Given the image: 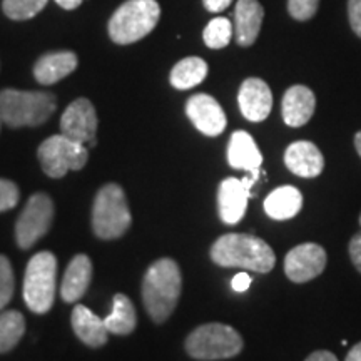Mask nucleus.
Masks as SVG:
<instances>
[{"instance_id": "nucleus-1", "label": "nucleus", "mask_w": 361, "mask_h": 361, "mask_svg": "<svg viewBox=\"0 0 361 361\" xmlns=\"http://www.w3.org/2000/svg\"><path fill=\"white\" fill-rule=\"evenodd\" d=\"M211 259L223 268H241L256 273H269L276 256L268 243L252 234L229 233L211 246Z\"/></svg>"}, {"instance_id": "nucleus-2", "label": "nucleus", "mask_w": 361, "mask_h": 361, "mask_svg": "<svg viewBox=\"0 0 361 361\" xmlns=\"http://www.w3.org/2000/svg\"><path fill=\"white\" fill-rule=\"evenodd\" d=\"M180 290L183 276L174 259L162 258L149 266L142 281V301L152 322L164 323L173 314Z\"/></svg>"}, {"instance_id": "nucleus-3", "label": "nucleus", "mask_w": 361, "mask_h": 361, "mask_svg": "<svg viewBox=\"0 0 361 361\" xmlns=\"http://www.w3.org/2000/svg\"><path fill=\"white\" fill-rule=\"evenodd\" d=\"M57 107L54 94L39 90H0V119L11 128H35L49 121Z\"/></svg>"}, {"instance_id": "nucleus-4", "label": "nucleus", "mask_w": 361, "mask_h": 361, "mask_svg": "<svg viewBox=\"0 0 361 361\" xmlns=\"http://www.w3.org/2000/svg\"><path fill=\"white\" fill-rule=\"evenodd\" d=\"M159 17L157 0H128L112 13L107 25L109 37L121 45L137 42L156 29Z\"/></svg>"}, {"instance_id": "nucleus-5", "label": "nucleus", "mask_w": 361, "mask_h": 361, "mask_svg": "<svg viewBox=\"0 0 361 361\" xmlns=\"http://www.w3.org/2000/svg\"><path fill=\"white\" fill-rule=\"evenodd\" d=\"M133 218L128 200L119 184H106L99 189L92 207V229L97 238H121L130 228Z\"/></svg>"}, {"instance_id": "nucleus-6", "label": "nucleus", "mask_w": 361, "mask_h": 361, "mask_svg": "<svg viewBox=\"0 0 361 361\" xmlns=\"http://www.w3.org/2000/svg\"><path fill=\"white\" fill-rule=\"evenodd\" d=\"M57 288V258L51 251H40L27 264L24 300L32 313L44 314L52 308Z\"/></svg>"}, {"instance_id": "nucleus-7", "label": "nucleus", "mask_w": 361, "mask_h": 361, "mask_svg": "<svg viewBox=\"0 0 361 361\" xmlns=\"http://www.w3.org/2000/svg\"><path fill=\"white\" fill-rule=\"evenodd\" d=\"M243 338L223 323H207L196 328L186 340V351L196 360H226L241 353Z\"/></svg>"}, {"instance_id": "nucleus-8", "label": "nucleus", "mask_w": 361, "mask_h": 361, "mask_svg": "<svg viewBox=\"0 0 361 361\" xmlns=\"http://www.w3.org/2000/svg\"><path fill=\"white\" fill-rule=\"evenodd\" d=\"M40 166L49 178H64L69 171H80L87 164L89 149L64 134L51 135L39 146Z\"/></svg>"}, {"instance_id": "nucleus-9", "label": "nucleus", "mask_w": 361, "mask_h": 361, "mask_svg": "<svg viewBox=\"0 0 361 361\" xmlns=\"http://www.w3.org/2000/svg\"><path fill=\"white\" fill-rule=\"evenodd\" d=\"M52 219L54 202L51 197L45 192L32 194L16 224V239L19 247H32L51 229Z\"/></svg>"}, {"instance_id": "nucleus-10", "label": "nucleus", "mask_w": 361, "mask_h": 361, "mask_svg": "<svg viewBox=\"0 0 361 361\" xmlns=\"http://www.w3.org/2000/svg\"><path fill=\"white\" fill-rule=\"evenodd\" d=\"M97 114L89 99L80 97L71 102L61 117V134L84 146H96Z\"/></svg>"}, {"instance_id": "nucleus-11", "label": "nucleus", "mask_w": 361, "mask_h": 361, "mask_svg": "<svg viewBox=\"0 0 361 361\" xmlns=\"http://www.w3.org/2000/svg\"><path fill=\"white\" fill-rule=\"evenodd\" d=\"M258 178L246 176V178H226L218 189V209L219 216L226 224H238L245 218L247 201L251 197V189Z\"/></svg>"}, {"instance_id": "nucleus-12", "label": "nucleus", "mask_w": 361, "mask_h": 361, "mask_svg": "<svg viewBox=\"0 0 361 361\" xmlns=\"http://www.w3.org/2000/svg\"><path fill=\"white\" fill-rule=\"evenodd\" d=\"M326 268V251L316 243H303L288 252L284 273L293 283H306L318 278Z\"/></svg>"}, {"instance_id": "nucleus-13", "label": "nucleus", "mask_w": 361, "mask_h": 361, "mask_svg": "<svg viewBox=\"0 0 361 361\" xmlns=\"http://www.w3.org/2000/svg\"><path fill=\"white\" fill-rule=\"evenodd\" d=\"M186 114L200 133L209 137L223 134L226 129V114L219 102L209 94H196L186 102Z\"/></svg>"}, {"instance_id": "nucleus-14", "label": "nucleus", "mask_w": 361, "mask_h": 361, "mask_svg": "<svg viewBox=\"0 0 361 361\" xmlns=\"http://www.w3.org/2000/svg\"><path fill=\"white\" fill-rule=\"evenodd\" d=\"M241 114L251 123H261L273 109V94L263 79L250 78L241 84L238 94Z\"/></svg>"}, {"instance_id": "nucleus-15", "label": "nucleus", "mask_w": 361, "mask_h": 361, "mask_svg": "<svg viewBox=\"0 0 361 361\" xmlns=\"http://www.w3.org/2000/svg\"><path fill=\"white\" fill-rule=\"evenodd\" d=\"M284 164L293 174L300 178H318L324 169V157L316 144L310 141H296L284 152Z\"/></svg>"}, {"instance_id": "nucleus-16", "label": "nucleus", "mask_w": 361, "mask_h": 361, "mask_svg": "<svg viewBox=\"0 0 361 361\" xmlns=\"http://www.w3.org/2000/svg\"><path fill=\"white\" fill-rule=\"evenodd\" d=\"M228 162L233 169L247 171L251 176L259 179V169L263 164L258 144L246 130H236L231 134L228 144Z\"/></svg>"}, {"instance_id": "nucleus-17", "label": "nucleus", "mask_w": 361, "mask_h": 361, "mask_svg": "<svg viewBox=\"0 0 361 361\" xmlns=\"http://www.w3.org/2000/svg\"><path fill=\"white\" fill-rule=\"evenodd\" d=\"M316 97L306 85H293L284 92L281 102L283 121L290 128H301L314 114Z\"/></svg>"}, {"instance_id": "nucleus-18", "label": "nucleus", "mask_w": 361, "mask_h": 361, "mask_svg": "<svg viewBox=\"0 0 361 361\" xmlns=\"http://www.w3.org/2000/svg\"><path fill=\"white\" fill-rule=\"evenodd\" d=\"M264 19V8L258 0H238L234 8V34L236 42L250 47L258 39Z\"/></svg>"}, {"instance_id": "nucleus-19", "label": "nucleus", "mask_w": 361, "mask_h": 361, "mask_svg": "<svg viewBox=\"0 0 361 361\" xmlns=\"http://www.w3.org/2000/svg\"><path fill=\"white\" fill-rule=\"evenodd\" d=\"M79 59L71 51L45 54L35 62L34 78L39 84L52 85L78 69Z\"/></svg>"}, {"instance_id": "nucleus-20", "label": "nucleus", "mask_w": 361, "mask_h": 361, "mask_svg": "<svg viewBox=\"0 0 361 361\" xmlns=\"http://www.w3.org/2000/svg\"><path fill=\"white\" fill-rule=\"evenodd\" d=\"M92 279V263L85 255H78L67 266L61 284V296L66 303H75L87 291Z\"/></svg>"}, {"instance_id": "nucleus-21", "label": "nucleus", "mask_w": 361, "mask_h": 361, "mask_svg": "<svg viewBox=\"0 0 361 361\" xmlns=\"http://www.w3.org/2000/svg\"><path fill=\"white\" fill-rule=\"evenodd\" d=\"M71 323L79 340L84 345L90 346V348H99V346H104L107 343L109 329L106 328V323L85 306H75L74 311H72Z\"/></svg>"}, {"instance_id": "nucleus-22", "label": "nucleus", "mask_w": 361, "mask_h": 361, "mask_svg": "<svg viewBox=\"0 0 361 361\" xmlns=\"http://www.w3.org/2000/svg\"><path fill=\"white\" fill-rule=\"evenodd\" d=\"M303 207V194L295 186H281L268 194L264 200V211L271 219H291Z\"/></svg>"}, {"instance_id": "nucleus-23", "label": "nucleus", "mask_w": 361, "mask_h": 361, "mask_svg": "<svg viewBox=\"0 0 361 361\" xmlns=\"http://www.w3.org/2000/svg\"><path fill=\"white\" fill-rule=\"evenodd\" d=\"M104 323H106V328L109 329L112 335H130L135 329V324H137V314H135L133 301L123 293H117L114 300H112L111 314L104 319Z\"/></svg>"}, {"instance_id": "nucleus-24", "label": "nucleus", "mask_w": 361, "mask_h": 361, "mask_svg": "<svg viewBox=\"0 0 361 361\" xmlns=\"http://www.w3.org/2000/svg\"><path fill=\"white\" fill-rule=\"evenodd\" d=\"M207 75V64L201 57H186L179 61L171 71L169 80L173 87L188 90L200 85Z\"/></svg>"}, {"instance_id": "nucleus-25", "label": "nucleus", "mask_w": 361, "mask_h": 361, "mask_svg": "<svg viewBox=\"0 0 361 361\" xmlns=\"http://www.w3.org/2000/svg\"><path fill=\"white\" fill-rule=\"evenodd\" d=\"M25 333V318L20 311L8 310L0 313V355L16 348Z\"/></svg>"}, {"instance_id": "nucleus-26", "label": "nucleus", "mask_w": 361, "mask_h": 361, "mask_svg": "<svg viewBox=\"0 0 361 361\" xmlns=\"http://www.w3.org/2000/svg\"><path fill=\"white\" fill-rule=\"evenodd\" d=\"M234 27L231 20L226 19V17H216L206 25L204 32H202V39H204V44L209 49H224L226 45L231 42L233 39Z\"/></svg>"}, {"instance_id": "nucleus-27", "label": "nucleus", "mask_w": 361, "mask_h": 361, "mask_svg": "<svg viewBox=\"0 0 361 361\" xmlns=\"http://www.w3.org/2000/svg\"><path fill=\"white\" fill-rule=\"evenodd\" d=\"M49 0H4V13L12 20H29L47 6Z\"/></svg>"}, {"instance_id": "nucleus-28", "label": "nucleus", "mask_w": 361, "mask_h": 361, "mask_svg": "<svg viewBox=\"0 0 361 361\" xmlns=\"http://www.w3.org/2000/svg\"><path fill=\"white\" fill-rule=\"evenodd\" d=\"M13 288H16V279H13L11 261L0 255V310H4L11 303Z\"/></svg>"}, {"instance_id": "nucleus-29", "label": "nucleus", "mask_w": 361, "mask_h": 361, "mask_svg": "<svg viewBox=\"0 0 361 361\" xmlns=\"http://www.w3.org/2000/svg\"><path fill=\"white\" fill-rule=\"evenodd\" d=\"M319 0H288V12L296 20H310L318 11Z\"/></svg>"}, {"instance_id": "nucleus-30", "label": "nucleus", "mask_w": 361, "mask_h": 361, "mask_svg": "<svg viewBox=\"0 0 361 361\" xmlns=\"http://www.w3.org/2000/svg\"><path fill=\"white\" fill-rule=\"evenodd\" d=\"M20 192L16 183L8 179H0V213L12 209L19 202Z\"/></svg>"}, {"instance_id": "nucleus-31", "label": "nucleus", "mask_w": 361, "mask_h": 361, "mask_svg": "<svg viewBox=\"0 0 361 361\" xmlns=\"http://www.w3.org/2000/svg\"><path fill=\"white\" fill-rule=\"evenodd\" d=\"M348 17L353 32L361 39V0H350Z\"/></svg>"}, {"instance_id": "nucleus-32", "label": "nucleus", "mask_w": 361, "mask_h": 361, "mask_svg": "<svg viewBox=\"0 0 361 361\" xmlns=\"http://www.w3.org/2000/svg\"><path fill=\"white\" fill-rule=\"evenodd\" d=\"M348 251H350L351 263H353L355 268L361 273V231L356 233L355 236L350 239Z\"/></svg>"}, {"instance_id": "nucleus-33", "label": "nucleus", "mask_w": 361, "mask_h": 361, "mask_svg": "<svg viewBox=\"0 0 361 361\" xmlns=\"http://www.w3.org/2000/svg\"><path fill=\"white\" fill-rule=\"evenodd\" d=\"M251 283H252V279H251L250 274H247V273H238L236 276L233 278L231 286H233V290H234V291H238V293H245V291L250 290Z\"/></svg>"}, {"instance_id": "nucleus-34", "label": "nucleus", "mask_w": 361, "mask_h": 361, "mask_svg": "<svg viewBox=\"0 0 361 361\" xmlns=\"http://www.w3.org/2000/svg\"><path fill=\"white\" fill-rule=\"evenodd\" d=\"M233 0H202V4H204L206 11L209 12H223L231 6Z\"/></svg>"}, {"instance_id": "nucleus-35", "label": "nucleus", "mask_w": 361, "mask_h": 361, "mask_svg": "<svg viewBox=\"0 0 361 361\" xmlns=\"http://www.w3.org/2000/svg\"><path fill=\"white\" fill-rule=\"evenodd\" d=\"M306 361H338V358L331 353V351L318 350L314 351V353H311L308 358H306Z\"/></svg>"}, {"instance_id": "nucleus-36", "label": "nucleus", "mask_w": 361, "mask_h": 361, "mask_svg": "<svg viewBox=\"0 0 361 361\" xmlns=\"http://www.w3.org/2000/svg\"><path fill=\"white\" fill-rule=\"evenodd\" d=\"M59 7H62L64 11H75L84 0H54Z\"/></svg>"}, {"instance_id": "nucleus-37", "label": "nucleus", "mask_w": 361, "mask_h": 361, "mask_svg": "<svg viewBox=\"0 0 361 361\" xmlns=\"http://www.w3.org/2000/svg\"><path fill=\"white\" fill-rule=\"evenodd\" d=\"M345 361H361V341L348 351V355H346Z\"/></svg>"}, {"instance_id": "nucleus-38", "label": "nucleus", "mask_w": 361, "mask_h": 361, "mask_svg": "<svg viewBox=\"0 0 361 361\" xmlns=\"http://www.w3.org/2000/svg\"><path fill=\"white\" fill-rule=\"evenodd\" d=\"M355 147H356V151H358V154L361 157V130H360V133H356V135H355Z\"/></svg>"}, {"instance_id": "nucleus-39", "label": "nucleus", "mask_w": 361, "mask_h": 361, "mask_svg": "<svg viewBox=\"0 0 361 361\" xmlns=\"http://www.w3.org/2000/svg\"><path fill=\"white\" fill-rule=\"evenodd\" d=\"M360 226H361V214H360Z\"/></svg>"}, {"instance_id": "nucleus-40", "label": "nucleus", "mask_w": 361, "mask_h": 361, "mask_svg": "<svg viewBox=\"0 0 361 361\" xmlns=\"http://www.w3.org/2000/svg\"><path fill=\"white\" fill-rule=\"evenodd\" d=\"M0 123H2V119H0Z\"/></svg>"}]
</instances>
